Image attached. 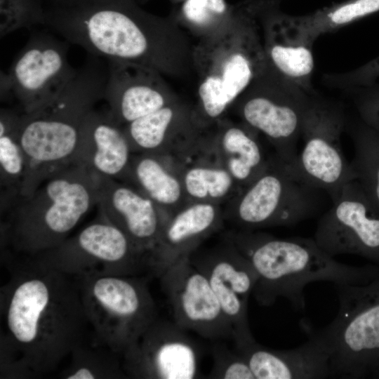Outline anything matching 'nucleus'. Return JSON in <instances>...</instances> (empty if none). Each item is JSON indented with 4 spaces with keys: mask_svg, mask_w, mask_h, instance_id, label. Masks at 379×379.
<instances>
[{
    "mask_svg": "<svg viewBox=\"0 0 379 379\" xmlns=\"http://www.w3.org/2000/svg\"><path fill=\"white\" fill-rule=\"evenodd\" d=\"M25 258L1 288V366L32 378L57 369L89 324L75 278Z\"/></svg>",
    "mask_w": 379,
    "mask_h": 379,
    "instance_id": "obj_1",
    "label": "nucleus"
},
{
    "mask_svg": "<svg viewBox=\"0 0 379 379\" xmlns=\"http://www.w3.org/2000/svg\"><path fill=\"white\" fill-rule=\"evenodd\" d=\"M254 267L253 290L258 302L269 306L288 300L298 310L305 307L304 291L315 281L366 284L379 278V267H355L335 260L314 239H281L255 230H234L227 235Z\"/></svg>",
    "mask_w": 379,
    "mask_h": 379,
    "instance_id": "obj_2",
    "label": "nucleus"
},
{
    "mask_svg": "<svg viewBox=\"0 0 379 379\" xmlns=\"http://www.w3.org/2000/svg\"><path fill=\"white\" fill-rule=\"evenodd\" d=\"M107 78V65L90 55L56 96L33 112L20 114L19 140L27 161L21 197L72 164L84 122L103 99Z\"/></svg>",
    "mask_w": 379,
    "mask_h": 379,
    "instance_id": "obj_3",
    "label": "nucleus"
},
{
    "mask_svg": "<svg viewBox=\"0 0 379 379\" xmlns=\"http://www.w3.org/2000/svg\"><path fill=\"white\" fill-rule=\"evenodd\" d=\"M44 25L90 55L149 67L159 62V22L133 0H43Z\"/></svg>",
    "mask_w": 379,
    "mask_h": 379,
    "instance_id": "obj_4",
    "label": "nucleus"
},
{
    "mask_svg": "<svg viewBox=\"0 0 379 379\" xmlns=\"http://www.w3.org/2000/svg\"><path fill=\"white\" fill-rule=\"evenodd\" d=\"M101 182L100 175L76 164L53 172L4 212L1 242L25 256L60 245L98 205Z\"/></svg>",
    "mask_w": 379,
    "mask_h": 379,
    "instance_id": "obj_5",
    "label": "nucleus"
},
{
    "mask_svg": "<svg viewBox=\"0 0 379 379\" xmlns=\"http://www.w3.org/2000/svg\"><path fill=\"white\" fill-rule=\"evenodd\" d=\"M74 278L94 342L121 357L158 318L143 277L96 273Z\"/></svg>",
    "mask_w": 379,
    "mask_h": 379,
    "instance_id": "obj_6",
    "label": "nucleus"
},
{
    "mask_svg": "<svg viewBox=\"0 0 379 379\" xmlns=\"http://www.w3.org/2000/svg\"><path fill=\"white\" fill-rule=\"evenodd\" d=\"M335 318L315 330L329 353L331 378L371 374L379 360V278L366 284H335Z\"/></svg>",
    "mask_w": 379,
    "mask_h": 379,
    "instance_id": "obj_7",
    "label": "nucleus"
},
{
    "mask_svg": "<svg viewBox=\"0 0 379 379\" xmlns=\"http://www.w3.org/2000/svg\"><path fill=\"white\" fill-rule=\"evenodd\" d=\"M322 193L275 154L265 171L228 201L224 221L237 230L293 225L317 212Z\"/></svg>",
    "mask_w": 379,
    "mask_h": 379,
    "instance_id": "obj_8",
    "label": "nucleus"
},
{
    "mask_svg": "<svg viewBox=\"0 0 379 379\" xmlns=\"http://www.w3.org/2000/svg\"><path fill=\"white\" fill-rule=\"evenodd\" d=\"M29 257L74 277L96 273L140 275L146 272L149 275L148 254L100 217L60 245Z\"/></svg>",
    "mask_w": 379,
    "mask_h": 379,
    "instance_id": "obj_9",
    "label": "nucleus"
},
{
    "mask_svg": "<svg viewBox=\"0 0 379 379\" xmlns=\"http://www.w3.org/2000/svg\"><path fill=\"white\" fill-rule=\"evenodd\" d=\"M248 88L240 106L244 123L265 135L275 154L292 164L298 155L304 114L314 94L281 76L267 62Z\"/></svg>",
    "mask_w": 379,
    "mask_h": 379,
    "instance_id": "obj_10",
    "label": "nucleus"
},
{
    "mask_svg": "<svg viewBox=\"0 0 379 379\" xmlns=\"http://www.w3.org/2000/svg\"><path fill=\"white\" fill-rule=\"evenodd\" d=\"M340 109L312 97L302 119L300 138L303 147L292 164L302 179L335 200L355 174L343 152L345 127Z\"/></svg>",
    "mask_w": 379,
    "mask_h": 379,
    "instance_id": "obj_11",
    "label": "nucleus"
},
{
    "mask_svg": "<svg viewBox=\"0 0 379 379\" xmlns=\"http://www.w3.org/2000/svg\"><path fill=\"white\" fill-rule=\"evenodd\" d=\"M313 239L331 257L357 255L379 266V211L356 180L320 217Z\"/></svg>",
    "mask_w": 379,
    "mask_h": 379,
    "instance_id": "obj_12",
    "label": "nucleus"
},
{
    "mask_svg": "<svg viewBox=\"0 0 379 379\" xmlns=\"http://www.w3.org/2000/svg\"><path fill=\"white\" fill-rule=\"evenodd\" d=\"M208 279L234 331L235 347L254 340L248 321V300L258 281L248 259L226 237L224 241L189 257Z\"/></svg>",
    "mask_w": 379,
    "mask_h": 379,
    "instance_id": "obj_13",
    "label": "nucleus"
},
{
    "mask_svg": "<svg viewBox=\"0 0 379 379\" xmlns=\"http://www.w3.org/2000/svg\"><path fill=\"white\" fill-rule=\"evenodd\" d=\"M66 42L48 33H34L13 60L8 75L22 112L49 102L74 76L77 69L68 62Z\"/></svg>",
    "mask_w": 379,
    "mask_h": 379,
    "instance_id": "obj_14",
    "label": "nucleus"
},
{
    "mask_svg": "<svg viewBox=\"0 0 379 379\" xmlns=\"http://www.w3.org/2000/svg\"><path fill=\"white\" fill-rule=\"evenodd\" d=\"M159 278L179 327L214 341L233 340V328L216 295L189 258L168 267Z\"/></svg>",
    "mask_w": 379,
    "mask_h": 379,
    "instance_id": "obj_15",
    "label": "nucleus"
},
{
    "mask_svg": "<svg viewBox=\"0 0 379 379\" xmlns=\"http://www.w3.org/2000/svg\"><path fill=\"white\" fill-rule=\"evenodd\" d=\"M187 331L159 317L122 355L128 378H200V354Z\"/></svg>",
    "mask_w": 379,
    "mask_h": 379,
    "instance_id": "obj_16",
    "label": "nucleus"
},
{
    "mask_svg": "<svg viewBox=\"0 0 379 379\" xmlns=\"http://www.w3.org/2000/svg\"><path fill=\"white\" fill-rule=\"evenodd\" d=\"M251 19L243 25L235 48L225 58L218 73L208 75L199 88L205 114L215 119L248 89L267 66Z\"/></svg>",
    "mask_w": 379,
    "mask_h": 379,
    "instance_id": "obj_17",
    "label": "nucleus"
},
{
    "mask_svg": "<svg viewBox=\"0 0 379 379\" xmlns=\"http://www.w3.org/2000/svg\"><path fill=\"white\" fill-rule=\"evenodd\" d=\"M98 206L101 218L121 230L138 249L148 255L168 220L136 187L111 178H102Z\"/></svg>",
    "mask_w": 379,
    "mask_h": 379,
    "instance_id": "obj_18",
    "label": "nucleus"
},
{
    "mask_svg": "<svg viewBox=\"0 0 379 379\" xmlns=\"http://www.w3.org/2000/svg\"><path fill=\"white\" fill-rule=\"evenodd\" d=\"M223 221V211L215 203L192 202L176 212L167 220L149 253V275L159 277L172 265L189 258Z\"/></svg>",
    "mask_w": 379,
    "mask_h": 379,
    "instance_id": "obj_19",
    "label": "nucleus"
},
{
    "mask_svg": "<svg viewBox=\"0 0 379 379\" xmlns=\"http://www.w3.org/2000/svg\"><path fill=\"white\" fill-rule=\"evenodd\" d=\"M121 125L109 109L91 111L82 126L72 164L126 182L133 152Z\"/></svg>",
    "mask_w": 379,
    "mask_h": 379,
    "instance_id": "obj_20",
    "label": "nucleus"
},
{
    "mask_svg": "<svg viewBox=\"0 0 379 379\" xmlns=\"http://www.w3.org/2000/svg\"><path fill=\"white\" fill-rule=\"evenodd\" d=\"M302 325L308 340L295 348L273 350L253 340L235 350L245 357L255 379L331 378L326 346L314 328Z\"/></svg>",
    "mask_w": 379,
    "mask_h": 379,
    "instance_id": "obj_21",
    "label": "nucleus"
},
{
    "mask_svg": "<svg viewBox=\"0 0 379 379\" xmlns=\"http://www.w3.org/2000/svg\"><path fill=\"white\" fill-rule=\"evenodd\" d=\"M103 99L115 119L129 124L168 105L152 68L121 60H107Z\"/></svg>",
    "mask_w": 379,
    "mask_h": 379,
    "instance_id": "obj_22",
    "label": "nucleus"
},
{
    "mask_svg": "<svg viewBox=\"0 0 379 379\" xmlns=\"http://www.w3.org/2000/svg\"><path fill=\"white\" fill-rule=\"evenodd\" d=\"M267 64L281 76L310 94H314L312 77L314 68V43L307 39L293 15L279 8L264 11Z\"/></svg>",
    "mask_w": 379,
    "mask_h": 379,
    "instance_id": "obj_23",
    "label": "nucleus"
},
{
    "mask_svg": "<svg viewBox=\"0 0 379 379\" xmlns=\"http://www.w3.org/2000/svg\"><path fill=\"white\" fill-rule=\"evenodd\" d=\"M126 183L152 200L168 219L190 204L178 168L167 157L133 156Z\"/></svg>",
    "mask_w": 379,
    "mask_h": 379,
    "instance_id": "obj_24",
    "label": "nucleus"
},
{
    "mask_svg": "<svg viewBox=\"0 0 379 379\" xmlns=\"http://www.w3.org/2000/svg\"><path fill=\"white\" fill-rule=\"evenodd\" d=\"M257 133L246 124L230 126L221 133L213 149L218 164L231 174L241 190L261 175L270 161Z\"/></svg>",
    "mask_w": 379,
    "mask_h": 379,
    "instance_id": "obj_25",
    "label": "nucleus"
},
{
    "mask_svg": "<svg viewBox=\"0 0 379 379\" xmlns=\"http://www.w3.org/2000/svg\"><path fill=\"white\" fill-rule=\"evenodd\" d=\"M20 116L10 109H1L0 177L3 212L21 197L27 175V161L18 135Z\"/></svg>",
    "mask_w": 379,
    "mask_h": 379,
    "instance_id": "obj_26",
    "label": "nucleus"
},
{
    "mask_svg": "<svg viewBox=\"0 0 379 379\" xmlns=\"http://www.w3.org/2000/svg\"><path fill=\"white\" fill-rule=\"evenodd\" d=\"M379 11V0H347L312 13L293 15L307 39L314 43L321 35L336 31Z\"/></svg>",
    "mask_w": 379,
    "mask_h": 379,
    "instance_id": "obj_27",
    "label": "nucleus"
},
{
    "mask_svg": "<svg viewBox=\"0 0 379 379\" xmlns=\"http://www.w3.org/2000/svg\"><path fill=\"white\" fill-rule=\"evenodd\" d=\"M180 175L190 203L220 204L241 191L231 174L219 164L198 163L180 168Z\"/></svg>",
    "mask_w": 379,
    "mask_h": 379,
    "instance_id": "obj_28",
    "label": "nucleus"
},
{
    "mask_svg": "<svg viewBox=\"0 0 379 379\" xmlns=\"http://www.w3.org/2000/svg\"><path fill=\"white\" fill-rule=\"evenodd\" d=\"M175 116L174 109L166 105L127 124L124 130L132 152L171 157L174 152L171 129Z\"/></svg>",
    "mask_w": 379,
    "mask_h": 379,
    "instance_id": "obj_29",
    "label": "nucleus"
},
{
    "mask_svg": "<svg viewBox=\"0 0 379 379\" xmlns=\"http://www.w3.org/2000/svg\"><path fill=\"white\" fill-rule=\"evenodd\" d=\"M70 362L60 378L65 379H119L128 378L122 357L105 346L84 341L71 352Z\"/></svg>",
    "mask_w": 379,
    "mask_h": 379,
    "instance_id": "obj_30",
    "label": "nucleus"
},
{
    "mask_svg": "<svg viewBox=\"0 0 379 379\" xmlns=\"http://www.w3.org/2000/svg\"><path fill=\"white\" fill-rule=\"evenodd\" d=\"M354 154L352 167L355 180L379 211V138L361 120L352 128Z\"/></svg>",
    "mask_w": 379,
    "mask_h": 379,
    "instance_id": "obj_31",
    "label": "nucleus"
},
{
    "mask_svg": "<svg viewBox=\"0 0 379 379\" xmlns=\"http://www.w3.org/2000/svg\"><path fill=\"white\" fill-rule=\"evenodd\" d=\"M44 25L43 0H0V36Z\"/></svg>",
    "mask_w": 379,
    "mask_h": 379,
    "instance_id": "obj_32",
    "label": "nucleus"
},
{
    "mask_svg": "<svg viewBox=\"0 0 379 379\" xmlns=\"http://www.w3.org/2000/svg\"><path fill=\"white\" fill-rule=\"evenodd\" d=\"M213 345V367L210 378L215 379H255L245 357L238 351L230 350L218 341Z\"/></svg>",
    "mask_w": 379,
    "mask_h": 379,
    "instance_id": "obj_33",
    "label": "nucleus"
},
{
    "mask_svg": "<svg viewBox=\"0 0 379 379\" xmlns=\"http://www.w3.org/2000/svg\"><path fill=\"white\" fill-rule=\"evenodd\" d=\"M379 78V56L353 70L326 75V82L335 87L357 88L371 86Z\"/></svg>",
    "mask_w": 379,
    "mask_h": 379,
    "instance_id": "obj_34",
    "label": "nucleus"
},
{
    "mask_svg": "<svg viewBox=\"0 0 379 379\" xmlns=\"http://www.w3.org/2000/svg\"><path fill=\"white\" fill-rule=\"evenodd\" d=\"M354 89V103L360 120L379 138V84Z\"/></svg>",
    "mask_w": 379,
    "mask_h": 379,
    "instance_id": "obj_35",
    "label": "nucleus"
},
{
    "mask_svg": "<svg viewBox=\"0 0 379 379\" xmlns=\"http://www.w3.org/2000/svg\"><path fill=\"white\" fill-rule=\"evenodd\" d=\"M282 0H251L247 3L246 8L253 15L260 14L262 11L273 8H279Z\"/></svg>",
    "mask_w": 379,
    "mask_h": 379,
    "instance_id": "obj_36",
    "label": "nucleus"
},
{
    "mask_svg": "<svg viewBox=\"0 0 379 379\" xmlns=\"http://www.w3.org/2000/svg\"><path fill=\"white\" fill-rule=\"evenodd\" d=\"M371 374L373 376L379 378V360L378 361L375 366L374 367Z\"/></svg>",
    "mask_w": 379,
    "mask_h": 379,
    "instance_id": "obj_37",
    "label": "nucleus"
}]
</instances>
